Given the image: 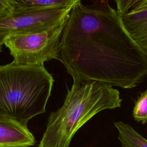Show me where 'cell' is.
Wrapping results in <instances>:
<instances>
[{"label":"cell","mask_w":147,"mask_h":147,"mask_svg":"<svg viewBox=\"0 0 147 147\" xmlns=\"http://www.w3.org/2000/svg\"><path fill=\"white\" fill-rule=\"evenodd\" d=\"M73 7V6H72ZM72 7L42 11L12 12L0 19V44L11 35L41 32L66 21Z\"/></svg>","instance_id":"cell-5"},{"label":"cell","mask_w":147,"mask_h":147,"mask_svg":"<svg viewBox=\"0 0 147 147\" xmlns=\"http://www.w3.org/2000/svg\"><path fill=\"white\" fill-rule=\"evenodd\" d=\"M59 60L74 82L131 89L147 76V56L129 36L108 1L72 7L63 29Z\"/></svg>","instance_id":"cell-1"},{"label":"cell","mask_w":147,"mask_h":147,"mask_svg":"<svg viewBox=\"0 0 147 147\" xmlns=\"http://www.w3.org/2000/svg\"><path fill=\"white\" fill-rule=\"evenodd\" d=\"M2 44H0V52L2 51Z\"/></svg>","instance_id":"cell-12"},{"label":"cell","mask_w":147,"mask_h":147,"mask_svg":"<svg viewBox=\"0 0 147 147\" xmlns=\"http://www.w3.org/2000/svg\"><path fill=\"white\" fill-rule=\"evenodd\" d=\"M118 90L98 83L74 82L63 105L52 111L37 147H69L76 131L98 113L121 107Z\"/></svg>","instance_id":"cell-2"},{"label":"cell","mask_w":147,"mask_h":147,"mask_svg":"<svg viewBox=\"0 0 147 147\" xmlns=\"http://www.w3.org/2000/svg\"><path fill=\"white\" fill-rule=\"evenodd\" d=\"M54 79L44 65H0V116L27 126L45 112Z\"/></svg>","instance_id":"cell-3"},{"label":"cell","mask_w":147,"mask_h":147,"mask_svg":"<svg viewBox=\"0 0 147 147\" xmlns=\"http://www.w3.org/2000/svg\"><path fill=\"white\" fill-rule=\"evenodd\" d=\"M78 0H9L13 12L42 11L74 6Z\"/></svg>","instance_id":"cell-8"},{"label":"cell","mask_w":147,"mask_h":147,"mask_svg":"<svg viewBox=\"0 0 147 147\" xmlns=\"http://www.w3.org/2000/svg\"><path fill=\"white\" fill-rule=\"evenodd\" d=\"M114 125L122 147H147V140L130 125L122 121L114 122Z\"/></svg>","instance_id":"cell-9"},{"label":"cell","mask_w":147,"mask_h":147,"mask_svg":"<svg viewBox=\"0 0 147 147\" xmlns=\"http://www.w3.org/2000/svg\"><path fill=\"white\" fill-rule=\"evenodd\" d=\"M36 142L27 126L0 116V147H30Z\"/></svg>","instance_id":"cell-7"},{"label":"cell","mask_w":147,"mask_h":147,"mask_svg":"<svg viewBox=\"0 0 147 147\" xmlns=\"http://www.w3.org/2000/svg\"><path fill=\"white\" fill-rule=\"evenodd\" d=\"M115 3L125 29L147 56V0H117Z\"/></svg>","instance_id":"cell-6"},{"label":"cell","mask_w":147,"mask_h":147,"mask_svg":"<svg viewBox=\"0 0 147 147\" xmlns=\"http://www.w3.org/2000/svg\"><path fill=\"white\" fill-rule=\"evenodd\" d=\"M134 119L138 123H147V88L138 96L132 111Z\"/></svg>","instance_id":"cell-10"},{"label":"cell","mask_w":147,"mask_h":147,"mask_svg":"<svg viewBox=\"0 0 147 147\" xmlns=\"http://www.w3.org/2000/svg\"><path fill=\"white\" fill-rule=\"evenodd\" d=\"M67 20L41 32L6 37L3 44L9 50L13 58L12 62L21 65H44L45 61L58 60L60 40Z\"/></svg>","instance_id":"cell-4"},{"label":"cell","mask_w":147,"mask_h":147,"mask_svg":"<svg viewBox=\"0 0 147 147\" xmlns=\"http://www.w3.org/2000/svg\"><path fill=\"white\" fill-rule=\"evenodd\" d=\"M13 12L9 0H0V19L7 16Z\"/></svg>","instance_id":"cell-11"}]
</instances>
